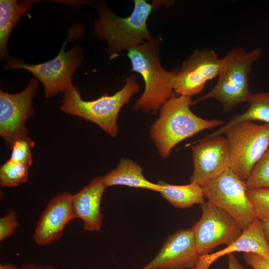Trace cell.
<instances>
[{
    "label": "cell",
    "instance_id": "obj_1",
    "mask_svg": "<svg viewBox=\"0 0 269 269\" xmlns=\"http://www.w3.org/2000/svg\"><path fill=\"white\" fill-rule=\"evenodd\" d=\"M191 97L176 96L166 100L159 109V117L149 130L159 155L167 158L172 149L181 141L205 130L224 125V121L206 120L190 109Z\"/></svg>",
    "mask_w": 269,
    "mask_h": 269
},
{
    "label": "cell",
    "instance_id": "obj_2",
    "mask_svg": "<svg viewBox=\"0 0 269 269\" xmlns=\"http://www.w3.org/2000/svg\"><path fill=\"white\" fill-rule=\"evenodd\" d=\"M132 70L144 82L142 94L135 101L134 110L155 115L168 99L177 96L173 90L175 71L163 69L159 59V40L153 38L128 50Z\"/></svg>",
    "mask_w": 269,
    "mask_h": 269
},
{
    "label": "cell",
    "instance_id": "obj_3",
    "mask_svg": "<svg viewBox=\"0 0 269 269\" xmlns=\"http://www.w3.org/2000/svg\"><path fill=\"white\" fill-rule=\"evenodd\" d=\"M134 3L132 13L125 18L114 14L105 2L96 5L99 17L94 23V34L107 41L111 59L153 38L148 32L146 22L154 4L144 0H135Z\"/></svg>",
    "mask_w": 269,
    "mask_h": 269
},
{
    "label": "cell",
    "instance_id": "obj_4",
    "mask_svg": "<svg viewBox=\"0 0 269 269\" xmlns=\"http://www.w3.org/2000/svg\"><path fill=\"white\" fill-rule=\"evenodd\" d=\"M139 90L135 76L131 75L125 79L124 86L114 95L106 93L96 100L87 101L82 99L79 88L72 84L64 92L60 110L95 124L115 137L119 131L117 119L120 111Z\"/></svg>",
    "mask_w": 269,
    "mask_h": 269
},
{
    "label": "cell",
    "instance_id": "obj_5",
    "mask_svg": "<svg viewBox=\"0 0 269 269\" xmlns=\"http://www.w3.org/2000/svg\"><path fill=\"white\" fill-rule=\"evenodd\" d=\"M263 55V50L260 47L249 51L239 47L230 50L220 59L216 84L193 104L214 99L222 104L223 111L227 113L241 103L248 102L252 94L249 89V73L254 63Z\"/></svg>",
    "mask_w": 269,
    "mask_h": 269
},
{
    "label": "cell",
    "instance_id": "obj_6",
    "mask_svg": "<svg viewBox=\"0 0 269 269\" xmlns=\"http://www.w3.org/2000/svg\"><path fill=\"white\" fill-rule=\"evenodd\" d=\"M83 32L84 29L81 25L73 26L58 55L52 60L42 63L31 64L16 59L9 58L3 65L2 69H22L30 71L34 77L42 83L46 99L60 92H65L72 84V76L82 62V50L78 45L67 51H65L64 49L69 41L81 36Z\"/></svg>",
    "mask_w": 269,
    "mask_h": 269
},
{
    "label": "cell",
    "instance_id": "obj_7",
    "mask_svg": "<svg viewBox=\"0 0 269 269\" xmlns=\"http://www.w3.org/2000/svg\"><path fill=\"white\" fill-rule=\"evenodd\" d=\"M225 134L229 146L230 169L246 181L269 145V124L242 122Z\"/></svg>",
    "mask_w": 269,
    "mask_h": 269
},
{
    "label": "cell",
    "instance_id": "obj_8",
    "mask_svg": "<svg viewBox=\"0 0 269 269\" xmlns=\"http://www.w3.org/2000/svg\"><path fill=\"white\" fill-rule=\"evenodd\" d=\"M201 186L208 201L230 214L243 231L252 225L257 218L245 181L230 168Z\"/></svg>",
    "mask_w": 269,
    "mask_h": 269
},
{
    "label": "cell",
    "instance_id": "obj_9",
    "mask_svg": "<svg viewBox=\"0 0 269 269\" xmlns=\"http://www.w3.org/2000/svg\"><path fill=\"white\" fill-rule=\"evenodd\" d=\"M201 218L192 227L200 256L208 255L218 246L236 241L243 231L228 212L209 201L201 205Z\"/></svg>",
    "mask_w": 269,
    "mask_h": 269
},
{
    "label": "cell",
    "instance_id": "obj_10",
    "mask_svg": "<svg viewBox=\"0 0 269 269\" xmlns=\"http://www.w3.org/2000/svg\"><path fill=\"white\" fill-rule=\"evenodd\" d=\"M38 81L33 77L24 90L16 94L0 91V135L10 148L16 139L28 136L25 124L34 114L32 99Z\"/></svg>",
    "mask_w": 269,
    "mask_h": 269
},
{
    "label": "cell",
    "instance_id": "obj_11",
    "mask_svg": "<svg viewBox=\"0 0 269 269\" xmlns=\"http://www.w3.org/2000/svg\"><path fill=\"white\" fill-rule=\"evenodd\" d=\"M220 59L216 51L196 49L175 71L173 90L177 96L191 97L200 93L206 84L218 76Z\"/></svg>",
    "mask_w": 269,
    "mask_h": 269
},
{
    "label": "cell",
    "instance_id": "obj_12",
    "mask_svg": "<svg viewBox=\"0 0 269 269\" xmlns=\"http://www.w3.org/2000/svg\"><path fill=\"white\" fill-rule=\"evenodd\" d=\"M191 146L193 164L190 183L202 186L230 168L228 140L221 135L198 140Z\"/></svg>",
    "mask_w": 269,
    "mask_h": 269
},
{
    "label": "cell",
    "instance_id": "obj_13",
    "mask_svg": "<svg viewBox=\"0 0 269 269\" xmlns=\"http://www.w3.org/2000/svg\"><path fill=\"white\" fill-rule=\"evenodd\" d=\"M199 257L191 228L180 230L168 236L155 257L139 269H191Z\"/></svg>",
    "mask_w": 269,
    "mask_h": 269
},
{
    "label": "cell",
    "instance_id": "obj_14",
    "mask_svg": "<svg viewBox=\"0 0 269 269\" xmlns=\"http://www.w3.org/2000/svg\"><path fill=\"white\" fill-rule=\"evenodd\" d=\"M72 195L65 192L56 195L49 201L35 229L33 239L37 245L47 246L59 240L66 225L76 219Z\"/></svg>",
    "mask_w": 269,
    "mask_h": 269
},
{
    "label": "cell",
    "instance_id": "obj_15",
    "mask_svg": "<svg viewBox=\"0 0 269 269\" xmlns=\"http://www.w3.org/2000/svg\"><path fill=\"white\" fill-rule=\"evenodd\" d=\"M107 187L103 176H97L72 195L75 218L83 221V228L86 231L94 232L101 230L103 217L100 206Z\"/></svg>",
    "mask_w": 269,
    "mask_h": 269
},
{
    "label": "cell",
    "instance_id": "obj_16",
    "mask_svg": "<svg viewBox=\"0 0 269 269\" xmlns=\"http://www.w3.org/2000/svg\"><path fill=\"white\" fill-rule=\"evenodd\" d=\"M254 253L269 258V245L263 232L261 221L257 218L252 225L243 231L235 242L219 251L200 256L196 265L191 269H210L218 259L234 252Z\"/></svg>",
    "mask_w": 269,
    "mask_h": 269
},
{
    "label": "cell",
    "instance_id": "obj_17",
    "mask_svg": "<svg viewBox=\"0 0 269 269\" xmlns=\"http://www.w3.org/2000/svg\"><path fill=\"white\" fill-rule=\"evenodd\" d=\"M142 171V168L138 163L130 158H123L116 168L108 172L103 178L107 187L123 185L159 192V185L147 180Z\"/></svg>",
    "mask_w": 269,
    "mask_h": 269
},
{
    "label": "cell",
    "instance_id": "obj_18",
    "mask_svg": "<svg viewBox=\"0 0 269 269\" xmlns=\"http://www.w3.org/2000/svg\"><path fill=\"white\" fill-rule=\"evenodd\" d=\"M33 2L15 0H0V59L10 58L7 43L11 31L22 16L30 10Z\"/></svg>",
    "mask_w": 269,
    "mask_h": 269
},
{
    "label": "cell",
    "instance_id": "obj_19",
    "mask_svg": "<svg viewBox=\"0 0 269 269\" xmlns=\"http://www.w3.org/2000/svg\"><path fill=\"white\" fill-rule=\"evenodd\" d=\"M157 184L161 196L176 208H188L205 202L201 186L196 183L177 185L160 180Z\"/></svg>",
    "mask_w": 269,
    "mask_h": 269
},
{
    "label": "cell",
    "instance_id": "obj_20",
    "mask_svg": "<svg viewBox=\"0 0 269 269\" xmlns=\"http://www.w3.org/2000/svg\"><path fill=\"white\" fill-rule=\"evenodd\" d=\"M248 103L249 107L245 112L233 117L226 124L202 138L224 134L230 127L242 122L258 121L269 124V91L252 94Z\"/></svg>",
    "mask_w": 269,
    "mask_h": 269
},
{
    "label": "cell",
    "instance_id": "obj_21",
    "mask_svg": "<svg viewBox=\"0 0 269 269\" xmlns=\"http://www.w3.org/2000/svg\"><path fill=\"white\" fill-rule=\"evenodd\" d=\"M30 167L8 159L0 167V185L1 187L17 186L26 183Z\"/></svg>",
    "mask_w": 269,
    "mask_h": 269
},
{
    "label": "cell",
    "instance_id": "obj_22",
    "mask_svg": "<svg viewBox=\"0 0 269 269\" xmlns=\"http://www.w3.org/2000/svg\"><path fill=\"white\" fill-rule=\"evenodd\" d=\"M245 182L248 190L269 188V145Z\"/></svg>",
    "mask_w": 269,
    "mask_h": 269
},
{
    "label": "cell",
    "instance_id": "obj_23",
    "mask_svg": "<svg viewBox=\"0 0 269 269\" xmlns=\"http://www.w3.org/2000/svg\"><path fill=\"white\" fill-rule=\"evenodd\" d=\"M256 217L261 222L269 221V188H258L247 190Z\"/></svg>",
    "mask_w": 269,
    "mask_h": 269
},
{
    "label": "cell",
    "instance_id": "obj_24",
    "mask_svg": "<svg viewBox=\"0 0 269 269\" xmlns=\"http://www.w3.org/2000/svg\"><path fill=\"white\" fill-rule=\"evenodd\" d=\"M34 146V141L28 136L16 139L10 147L9 159L30 167L33 162L31 151Z\"/></svg>",
    "mask_w": 269,
    "mask_h": 269
},
{
    "label": "cell",
    "instance_id": "obj_25",
    "mask_svg": "<svg viewBox=\"0 0 269 269\" xmlns=\"http://www.w3.org/2000/svg\"><path fill=\"white\" fill-rule=\"evenodd\" d=\"M16 213L9 210L0 218V241L11 236L18 227Z\"/></svg>",
    "mask_w": 269,
    "mask_h": 269
},
{
    "label": "cell",
    "instance_id": "obj_26",
    "mask_svg": "<svg viewBox=\"0 0 269 269\" xmlns=\"http://www.w3.org/2000/svg\"><path fill=\"white\" fill-rule=\"evenodd\" d=\"M246 264L253 269H269V258L254 253H244Z\"/></svg>",
    "mask_w": 269,
    "mask_h": 269
},
{
    "label": "cell",
    "instance_id": "obj_27",
    "mask_svg": "<svg viewBox=\"0 0 269 269\" xmlns=\"http://www.w3.org/2000/svg\"><path fill=\"white\" fill-rule=\"evenodd\" d=\"M228 269H244L239 260L233 253L228 254Z\"/></svg>",
    "mask_w": 269,
    "mask_h": 269
},
{
    "label": "cell",
    "instance_id": "obj_28",
    "mask_svg": "<svg viewBox=\"0 0 269 269\" xmlns=\"http://www.w3.org/2000/svg\"><path fill=\"white\" fill-rule=\"evenodd\" d=\"M21 269H58L51 265H44L35 263H25L21 267Z\"/></svg>",
    "mask_w": 269,
    "mask_h": 269
},
{
    "label": "cell",
    "instance_id": "obj_29",
    "mask_svg": "<svg viewBox=\"0 0 269 269\" xmlns=\"http://www.w3.org/2000/svg\"><path fill=\"white\" fill-rule=\"evenodd\" d=\"M261 223L265 239L269 245V221H261Z\"/></svg>",
    "mask_w": 269,
    "mask_h": 269
},
{
    "label": "cell",
    "instance_id": "obj_30",
    "mask_svg": "<svg viewBox=\"0 0 269 269\" xmlns=\"http://www.w3.org/2000/svg\"><path fill=\"white\" fill-rule=\"evenodd\" d=\"M0 269H21V268L12 263H4L0 264Z\"/></svg>",
    "mask_w": 269,
    "mask_h": 269
}]
</instances>
